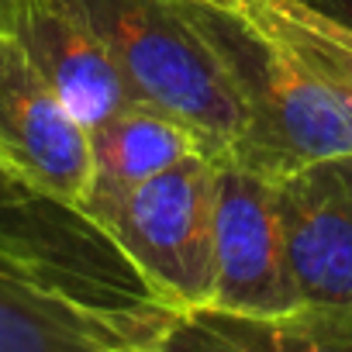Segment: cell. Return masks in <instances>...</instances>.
<instances>
[{
	"label": "cell",
	"mask_w": 352,
	"mask_h": 352,
	"mask_svg": "<svg viewBox=\"0 0 352 352\" xmlns=\"http://www.w3.org/2000/svg\"><path fill=\"white\" fill-rule=\"evenodd\" d=\"M8 35L21 42L63 107L87 131L135 104L111 49L69 0H32Z\"/></svg>",
	"instance_id": "ba28073f"
},
{
	"label": "cell",
	"mask_w": 352,
	"mask_h": 352,
	"mask_svg": "<svg viewBox=\"0 0 352 352\" xmlns=\"http://www.w3.org/2000/svg\"><path fill=\"white\" fill-rule=\"evenodd\" d=\"M142 335L0 270V352H152Z\"/></svg>",
	"instance_id": "30bf717a"
},
{
	"label": "cell",
	"mask_w": 352,
	"mask_h": 352,
	"mask_svg": "<svg viewBox=\"0 0 352 352\" xmlns=\"http://www.w3.org/2000/svg\"><path fill=\"white\" fill-rule=\"evenodd\" d=\"M242 345L245 352H352V311L300 304L287 314H228V311H187Z\"/></svg>",
	"instance_id": "7c38bea8"
},
{
	"label": "cell",
	"mask_w": 352,
	"mask_h": 352,
	"mask_svg": "<svg viewBox=\"0 0 352 352\" xmlns=\"http://www.w3.org/2000/svg\"><path fill=\"white\" fill-rule=\"evenodd\" d=\"M32 4V0H0V32H11V25L18 21V14Z\"/></svg>",
	"instance_id": "9a60e30c"
},
{
	"label": "cell",
	"mask_w": 352,
	"mask_h": 352,
	"mask_svg": "<svg viewBox=\"0 0 352 352\" xmlns=\"http://www.w3.org/2000/svg\"><path fill=\"white\" fill-rule=\"evenodd\" d=\"M324 87L352 97V28L307 0H221Z\"/></svg>",
	"instance_id": "8fae6325"
},
{
	"label": "cell",
	"mask_w": 352,
	"mask_h": 352,
	"mask_svg": "<svg viewBox=\"0 0 352 352\" xmlns=\"http://www.w3.org/2000/svg\"><path fill=\"white\" fill-rule=\"evenodd\" d=\"M201 152L211 155L208 142L187 121L135 100L90 131L94 176L80 208L118 197Z\"/></svg>",
	"instance_id": "9c48e42d"
},
{
	"label": "cell",
	"mask_w": 352,
	"mask_h": 352,
	"mask_svg": "<svg viewBox=\"0 0 352 352\" xmlns=\"http://www.w3.org/2000/svg\"><path fill=\"white\" fill-rule=\"evenodd\" d=\"M0 270L97 318H107L152 345L184 314L148 287V280L94 218H87L76 204L35 187L4 155H0Z\"/></svg>",
	"instance_id": "6da1fadb"
},
{
	"label": "cell",
	"mask_w": 352,
	"mask_h": 352,
	"mask_svg": "<svg viewBox=\"0 0 352 352\" xmlns=\"http://www.w3.org/2000/svg\"><path fill=\"white\" fill-rule=\"evenodd\" d=\"M180 8L225 63L245 107V135L225 162L280 180L352 152V97L314 80L221 0H180Z\"/></svg>",
	"instance_id": "7a4b0ae2"
},
{
	"label": "cell",
	"mask_w": 352,
	"mask_h": 352,
	"mask_svg": "<svg viewBox=\"0 0 352 352\" xmlns=\"http://www.w3.org/2000/svg\"><path fill=\"white\" fill-rule=\"evenodd\" d=\"M152 352H245V349L225 338L221 331H214L211 324H204L201 318L180 314L162 331Z\"/></svg>",
	"instance_id": "4fadbf2b"
},
{
	"label": "cell",
	"mask_w": 352,
	"mask_h": 352,
	"mask_svg": "<svg viewBox=\"0 0 352 352\" xmlns=\"http://www.w3.org/2000/svg\"><path fill=\"white\" fill-rule=\"evenodd\" d=\"M0 155L66 204L80 208L90 190V131L63 107L8 32H0Z\"/></svg>",
	"instance_id": "8992f818"
},
{
	"label": "cell",
	"mask_w": 352,
	"mask_h": 352,
	"mask_svg": "<svg viewBox=\"0 0 352 352\" xmlns=\"http://www.w3.org/2000/svg\"><path fill=\"white\" fill-rule=\"evenodd\" d=\"M273 187L300 304L352 311V152L307 162Z\"/></svg>",
	"instance_id": "52a82bcc"
},
{
	"label": "cell",
	"mask_w": 352,
	"mask_h": 352,
	"mask_svg": "<svg viewBox=\"0 0 352 352\" xmlns=\"http://www.w3.org/2000/svg\"><path fill=\"white\" fill-rule=\"evenodd\" d=\"M211 311L287 314L300 294L287 263L276 187L239 162H221L214 211V294Z\"/></svg>",
	"instance_id": "5b68a950"
},
{
	"label": "cell",
	"mask_w": 352,
	"mask_h": 352,
	"mask_svg": "<svg viewBox=\"0 0 352 352\" xmlns=\"http://www.w3.org/2000/svg\"><path fill=\"white\" fill-rule=\"evenodd\" d=\"M111 49L138 104L187 121L214 159H232L245 107L225 63L180 0H69Z\"/></svg>",
	"instance_id": "3957f363"
},
{
	"label": "cell",
	"mask_w": 352,
	"mask_h": 352,
	"mask_svg": "<svg viewBox=\"0 0 352 352\" xmlns=\"http://www.w3.org/2000/svg\"><path fill=\"white\" fill-rule=\"evenodd\" d=\"M307 4L318 8V11H324V14H331V18H338L342 25L352 28V0H307Z\"/></svg>",
	"instance_id": "5bb4252c"
},
{
	"label": "cell",
	"mask_w": 352,
	"mask_h": 352,
	"mask_svg": "<svg viewBox=\"0 0 352 352\" xmlns=\"http://www.w3.org/2000/svg\"><path fill=\"white\" fill-rule=\"evenodd\" d=\"M221 159L190 155L152 180L83 208L148 287L176 311H201L214 294V211Z\"/></svg>",
	"instance_id": "277c9868"
}]
</instances>
